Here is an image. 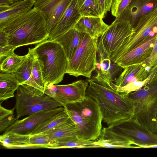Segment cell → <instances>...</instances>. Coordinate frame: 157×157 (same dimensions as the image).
Segmentation results:
<instances>
[{"label":"cell","instance_id":"cell-1","mask_svg":"<svg viewBox=\"0 0 157 157\" xmlns=\"http://www.w3.org/2000/svg\"><path fill=\"white\" fill-rule=\"evenodd\" d=\"M86 95L95 100L101 109L103 121L108 126L131 120L134 114V103L111 85L95 76L88 78Z\"/></svg>","mask_w":157,"mask_h":157},{"label":"cell","instance_id":"cell-2","mask_svg":"<svg viewBox=\"0 0 157 157\" xmlns=\"http://www.w3.org/2000/svg\"><path fill=\"white\" fill-rule=\"evenodd\" d=\"M1 30L7 35L8 45L16 48L37 44L49 37L44 16L34 7Z\"/></svg>","mask_w":157,"mask_h":157},{"label":"cell","instance_id":"cell-3","mask_svg":"<svg viewBox=\"0 0 157 157\" xmlns=\"http://www.w3.org/2000/svg\"><path fill=\"white\" fill-rule=\"evenodd\" d=\"M74 123L78 137L95 141L102 129L103 116L96 101L87 96L82 100L67 104L63 106Z\"/></svg>","mask_w":157,"mask_h":157},{"label":"cell","instance_id":"cell-4","mask_svg":"<svg viewBox=\"0 0 157 157\" xmlns=\"http://www.w3.org/2000/svg\"><path fill=\"white\" fill-rule=\"evenodd\" d=\"M33 51L41 66L45 84H57L61 82L68 61L62 46L54 40H46L37 44Z\"/></svg>","mask_w":157,"mask_h":157},{"label":"cell","instance_id":"cell-5","mask_svg":"<svg viewBox=\"0 0 157 157\" xmlns=\"http://www.w3.org/2000/svg\"><path fill=\"white\" fill-rule=\"evenodd\" d=\"M126 95L135 105L132 119L152 132L157 118V79Z\"/></svg>","mask_w":157,"mask_h":157},{"label":"cell","instance_id":"cell-6","mask_svg":"<svg viewBox=\"0 0 157 157\" xmlns=\"http://www.w3.org/2000/svg\"><path fill=\"white\" fill-rule=\"evenodd\" d=\"M98 39L84 33L75 54L68 62L66 74L76 77L80 76L89 78L91 77L97 60Z\"/></svg>","mask_w":157,"mask_h":157},{"label":"cell","instance_id":"cell-7","mask_svg":"<svg viewBox=\"0 0 157 157\" xmlns=\"http://www.w3.org/2000/svg\"><path fill=\"white\" fill-rule=\"evenodd\" d=\"M134 32L129 21H114L98 39V53L111 59Z\"/></svg>","mask_w":157,"mask_h":157},{"label":"cell","instance_id":"cell-8","mask_svg":"<svg viewBox=\"0 0 157 157\" xmlns=\"http://www.w3.org/2000/svg\"><path fill=\"white\" fill-rule=\"evenodd\" d=\"M15 108L17 120L26 115L62 106L61 104L44 94L37 95L20 85L16 94Z\"/></svg>","mask_w":157,"mask_h":157},{"label":"cell","instance_id":"cell-9","mask_svg":"<svg viewBox=\"0 0 157 157\" xmlns=\"http://www.w3.org/2000/svg\"><path fill=\"white\" fill-rule=\"evenodd\" d=\"M157 7L142 16L133 29L134 32L128 41L115 53V60L137 47L149 38L157 33Z\"/></svg>","mask_w":157,"mask_h":157},{"label":"cell","instance_id":"cell-10","mask_svg":"<svg viewBox=\"0 0 157 157\" xmlns=\"http://www.w3.org/2000/svg\"><path fill=\"white\" fill-rule=\"evenodd\" d=\"M111 132L133 140L137 146L157 144V135L144 128L133 119L106 127Z\"/></svg>","mask_w":157,"mask_h":157},{"label":"cell","instance_id":"cell-11","mask_svg":"<svg viewBox=\"0 0 157 157\" xmlns=\"http://www.w3.org/2000/svg\"><path fill=\"white\" fill-rule=\"evenodd\" d=\"M88 81L80 80L66 85H55L48 83L45 86L44 94L63 106L69 103L81 101L86 96Z\"/></svg>","mask_w":157,"mask_h":157},{"label":"cell","instance_id":"cell-12","mask_svg":"<svg viewBox=\"0 0 157 157\" xmlns=\"http://www.w3.org/2000/svg\"><path fill=\"white\" fill-rule=\"evenodd\" d=\"M64 109L63 107L61 106L29 115L22 119L16 121L7 128L4 133L12 132L22 135H30L42 124Z\"/></svg>","mask_w":157,"mask_h":157},{"label":"cell","instance_id":"cell-13","mask_svg":"<svg viewBox=\"0 0 157 157\" xmlns=\"http://www.w3.org/2000/svg\"><path fill=\"white\" fill-rule=\"evenodd\" d=\"M71 1H35L33 7L38 9L44 16L46 22L47 31L49 36Z\"/></svg>","mask_w":157,"mask_h":157},{"label":"cell","instance_id":"cell-14","mask_svg":"<svg viewBox=\"0 0 157 157\" xmlns=\"http://www.w3.org/2000/svg\"><path fill=\"white\" fill-rule=\"evenodd\" d=\"M157 33L137 47L119 57L114 62L123 68L131 65L145 62L151 54L156 39Z\"/></svg>","mask_w":157,"mask_h":157},{"label":"cell","instance_id":"cell-15","mask_svg":"<svg viewBox=\"0 0 157 157\" xmlns=\"http://www.w3.org/2000/svg\"><path fill=\"white\" fill-rule=\"evenodd\" d=\"M157 7V0H132L114 21H128L133 27L143 16Z\"/></svg>","mask_w":157,"mask_h":157},{"label":"cell","instance_id":"cell-16","mask_svg":"<svg viewBox=\"0 0 157 157\" xmlns=\"http://www.w3.org/2000/svg\"><path fill=\"white\" fill-rule=\"evenodd\" d=\"M34 59L32 48H29L27 57L22 64L14 73L20 85L37 95L44 94V91L34 81L32 75Z\"/></svg>","mask_w":157,"mask_h":157},{"label":"cell","instance_id":"cell-17","mask_svg":"<svg viewBox=\"0 0 157 157\" xmlns=\"http://www.w3.org/2000/svg\"><path fill=\"white\" fill-rule=\"evenodd\" d=\"M78 0H71L49 36L53 40L68 31L74 28L82 17L78 9Z\"/></svg>","mask_w":157,"mask_h":157},{"label":"cell","instance_id":"cell-18","mask_svg":"<svg viewBox=\"0 0 157 157\" xmlns=\"http://www.w3.org/2000/svg\"><path fill=\"white\" fill-rule=\"evenodd\" d=\"M97 55L95 76L111 85V83L115 82L121 74L123 68L111 59L100 53H98Z\"/></svg>","mask_w":157,"mask_h":157},{"label":"cell","instance_id":"cell-19","mask_svg":"<svg viewBox=\"0 0 157 157\" xmlns=\"http://www.w3.org/2000/svg\"><path fill=\"white\" fill-rule=\"evenodd\" d=\"M155 70H151L144 63L131 65L123 68L113 83L117 86H122L130 83L143 81Z\"/></svg>","mask_w":157,"mask_h":157},{"label":"cell","instance_id":"cell-20","mask_svg":"<svg viewBox=\"0 0 157 157\" xmlns=\"http://www.w3.org/2000/svg\"><path fill=\"white\" fill-rule=\"evenodd\" d=\"M98 148H136L134 141L124 136L114 133L106 127L102 129L98 138L95 140Z\"/></svg>","mask_w":157,"mask_h":157},{"label":"cell","instance_id":"cell-21","mask_svg":"<svg viewBox=\"0 0 157 157\" xmlns=\"http://www.w3.org/2000/svg\"><path fill=\"white\" fill-rule=\"evenodd\" d=\"M98 17L82 16L75 25L74 28L86 33L91 37L98 39L109 27Z\"/></svg>","mask_w":157,"mask_h":157},{"label":"cell","instance_id":"cell-22","mask_svg":"<svg viewBox=\"0 0 157 157\" xmlns=\"http://www.w3.org/2000/svg\"><path fill=\"white\" fill-rule=\"evenodd\" d=\"M34 0H23L15 2L6 11L0 13V30L12 21L31 10Z\"/></svg>","mask_w":157,"mask_h":157},{"label":"cell","instance_id":"cell-23","mask_svg":"<svg viewBox=\"0 0 157 157\" xmlns=\"http://www.w3.org/2000/svg\"><path fill=\"white\" fill-rule=\"evenodd\" d=\"M84 33L74 28L53 40L62 46L68 62L72 59L75 54Z\"/></svg>","mask_w":157,"mask_h":157},{"label":"cell","instance_id":"cell-24","mask_svg":"<svg viewBox=\"0 0 157 157\" xmlns=\"http://www.w3.org/2000/svg\"><path fill=\"white\" fill-rule=\"evenodd\" d=\"M19 86L14 73L0 72V102L14 97V93L17 90Z\"/></svg>","mask_w":157,"mask_h":157},{"label":"cell","instance_id":"cell-25","mask_svg":"<svg viewBox=\"0 0 157 157\" xmlns=\"http://www.w3.org/2000/svg\"><path fill=\"white\" fill-rule=\"evenodd\" d=\"M98 148L95 141L87 140L77 136L51 141L48 148Z\"/></svg>","mask_w":157,"mask_h":157},{"label":"cell","instance_id":"cell-26","mask_svg":"<svg viewBox=\"0 0 157 157\" xmlns=\"http://www.w3.org/2000/svg\"><path fill=\"white\" fill-rule=\"evenodd\" d=\"M29 137L14 132L4 133L0 136V144L8 149L32 148Z\"/></svg>","mask_w":157,"mask_h":157},{"label":"cell","instance_id":"cell-27","mask_svg":"<svg viewBox=\"0 0 157 157\" xmlns=\"http://www.w3.org/2000/svg\"><path fill=\"white\" fill-rule=\"evenodd\" d=\"M42 133L47 134L51 141L77 136L75 124L70 117L53 128Z\"/></svg>","mask_w":157,"mask_h":157},{"label":"cell","instance_id":"cell-28","mask_svg":"<svg viewBox=\"0 0 157 157\" xmlns=\"http://www.w3.org/2000/svg\"><path fill=\"white\" fill-rule=\"evenodd\" d=\"M157 79V69L155 70L145 80L129 83L122 86H118L113 82L111 83V86L115 90L121 94L126 95L129 93L138 91L143 87Z\"/></svg>","mask_w":157,"mask_h":157},{"label":"cell","instance_id":"cell-29","mask_svg":"<svg viewBox=\"0 0 157 157\" xmlns=\"http://www.w3.org/2000/svg\"><path fill=\"white\" fill-rule=\"evenodd\" d=\"M69 117L64 109L42 124L31 135L40 134L46 132L66 121Z\"/></svg>","mask_w":157,"mask_h":157},{"label":"cell","instance_id":"cell-30","mask_svg":"<svg viewBox=\"0 0 157 157\" xmlns=\"http://www.w3.org/2000/svg\"><path fill=\"white\" fill-rule=\"evenodd\" d=\"M27 54L19 56L13 53L0 63V72L15 73L25 60Z\"/></svg>","mask_w":157,"mask_h":157},{"label":"cell","instance_id":"cell-31","mask_svg":"<svg viewBox=\"0 0 157 157\" xmlns=\"http://www.w3.org/2000/svg\"><path fill=\"white\" fill-rule=\"evenodd\" d=\"M78 5L82 16L102 18L97 0H78Z\"/></svg>","mask_w":157,"mask_h":157},{"label":"cell","instance_id":"cell-32","mask_svg":"<svg viewBox=\"0 0 157 157\" xmlns=\"http://www.w3.org/2000/svg\"><path fill=\"white\" fill-rule=\"evenodd\" d=\"M33 49V48H32ZM34 59L32 69V75L35 82L44 90L45 84L44 81L42 68L40 61L33 49Z\"/></svg>","mask_w":157,"mask_h":157},{"label":"cell","instance_id":"cell-33","mask_svg":"<svg viewBox=\"0 0 157 157\" xmlns=\"http://www.w3.org/2000/svg\"><path fill=\"white\" fill-rule=\"evenodd\" d=\"M51 141L48 135L44 133L29 135V143L32 148H48Z\"/></svg>","mask_w":157,"mask_h":157},{"label":"cell","instance_id":"cell-34","mask_svg":"<svg viewBox=\"0 0 157 157\" xmlns=\"http://www.w3.org/2000/svg\"><path fill=\"white\" fill-rule=\"evenodd\" d=\"M132 0H118L114 2H113L111 8L112 15L116 18L118 17Z\"/></svg>","mask_w":157,"mask_h":157},{"label":"cell","instance_id":"cell-35","mask_svg":"<svg viewBox=\"0 0 157 157\" xmlns=\"http://www.w3.org/2000/svg\"><path fill=\"white\" fill-rule=\"evenodd\" d=\"M144 63L151 69L157 68V36L151 54Z\"/></svg>","mask_w":157,"mask_h":157},{"label":"cell","instance_id":"cell-36","mask_svg":"<svg viewBox=\"0 0 157 157\" xmlns=\"http://www.w3.org/2000/svg\"><path fill=\"white\" fill-rule=\"evenodd\" d=\"M18 120L13 114L10 115L0 120V132L6 130Z\"/></svg>","mask_w":157,"mask_h":157},{"label":"cell","instance_id":"cell-37","mask_svg":"<svg viewBox=\"0 0 157 157\" xmlns=\"http://www.w3.org/2000/svg\"><path fill=\"white\" fill-rule=\"evenodd\" d=\"M16 48L9 45L0 47V63L5 58L14 53Z\"/></svg>","mask_w":157,"mask_h":157},{"label":"cell","instance_id":"cell-38","mask_svg":"<svg viewBox=\"0 0 157 157\" xmlns=\"http://www.w3.org/2000/svg\"><path fill=\"white\" fill-rule=\"evenodd\" d=\"M15 109V107L13 109H6L2 107L1 105V103H0V120L10 115L13 114Z\"/></svg>","mask_w":157,"mask_h":157},{"label":"cell","instance_id":"cell-39","mask_svg":"<svg viewBox=\"0 0 157 157\" xmlns=\"http://www.w3.org/2000/svg\"><path fill=\"white\" fill-rule=\"evenodd\" d=\"M99 10L103 18L107 12L105 8V0H97Z\"/></svg>","mask_w":157,"mask_h":157},{"label":"cell","instance_id":"cell-40","mask_svg":"<svg viewBox=\"0 0 157 157\" xmlns=\"http://www.w3.org/2000/svg\"><path fill=\"white\" fill-rule=\"evenodd\" d=\"M8 45V38L6 34L3 30H0V47Z\"/></svg>","mask_w":157,"mask_h":157},{"label":"cell","instance_id":"cell-41","mask_svg":"<svg viewBox=\"0 0 157 157\" xmlns=\"http://www.w3.org/2000/svg\"><path fill=\"white\" fill-rule=\"evenodd\" d=\"M15 2L14 0H0V6L5 5L10 6Z\"/></svg>","mask_w":157,"mask_h":157},{"label":"cell","instance_id":"cell-42","mask_svg":"<svg viewBox=\"0 0 157 157\" xmlns=\"http://www.w3.org/2000/svg\"><path fill=\"white\" fill-rule=\"evenodd\" d=\"M113 0H105V8L107 12H109L111 10V5Z\"/></svg>","mask_w":157,"mask_h":157},{"label":"cell","instance_id":"cell-43","mask_svg":"<svg viewBox=\"0 0 157 157\" xmlns=\"http://www.w3.org/2000/svg\"><path fill=\"white\" fill-rule=\"evenodd\" d=\"M137 148H157V144L146 146H140Z\"/></svg>","mask_w":157,"mask_h":157},{"label":"cell","instance_id":"cell-44","mask_svg":"<svg viewBox=\"0 0 157 157\" xmlns=\"http://www.w3.org/2000/svg\"><path fill=\"white\" fill-rule=\"evenodd\" d=\"M10 6H0V13L4 12Z\"/></svg>","mask_w":157,"mask_h":157},{"label":"cell","instance_id":"cell-45","mask_svg":"<svg viewBox=\"0 0 157 157\" xmlns=\"http://www.w3.org/2000/svg\"><path fill=\"white\" fill-rule=\"evenodd\" d=\"M152 132L157 135V121L155 124Z\"/></svg>","mask_w":157,"mask_h":157},{"label":"cell","instance_id":"cell-46","mask_svg":"<svg viewBox=\"0 0 157 157\" xmlns=\"http://www.w3.org/2000/svg\"><path fill=\"white\" fill-rule=\"evenodd\" d=\"M117 0H113L112 3L113 2H116V1H117Z\"/></svg>","mask_w":157,"mask_h":157},{"label":"cell","instance_id":"cell-47","mask_svg":"<svg viewBox=\"0 0 157 157\" xmlns=\"http://www.w3.org/2000/svg\"><path fill=\"white\" fill-rule=\"evenodd\" d=\"M15 1H21L23 0H14Z\"/></svg>","mask_w":157,"mask_h":157},{"label":"cell","instance_id":"cell-48","mask_svg":"<svg viewBox=\"0 0 157 157\" xmlns=\"http://www.w3.org/2000/svg\"><path fill=\"white\" fill-rule=\"evenodd\" d=\"M157 121H156V122H157Z\"/></svg>","mask_w":157,"mask_h":157},{"label":"cell","instance_id":"cell-49","mask_svg":"<svg viewBox=\"0 0 157 157\" xmlns=\"http://www.w3.org/2000/svg\"><path fill=\"white\" fill-rule=\"evenodd\" d=\"M34 0L36 1V0Z\"/></svg>","mask_w":157,"mask_h":157}]
</instances>
